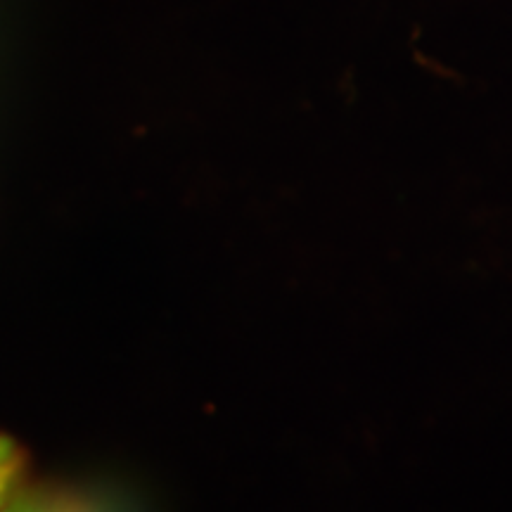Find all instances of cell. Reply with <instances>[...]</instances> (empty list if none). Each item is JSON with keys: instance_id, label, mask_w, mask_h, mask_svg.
I'll return each mask as SVG.
<instances>
[{"instance_id": "1", "label": "cell", "mask_w": 512, "mask_h": 512, "mask_svg": "<svg viewBox=\"0 0 512 512\" xmlns=\"http://www.w3.org/2000/svg\"><path fill=\"white\" fill-rule=\"evenodd\" d=\"M27 470V453L22 444L10 434L0 432V508L17 494Z\"/></svg>"}, {"instance_id": "2", "label": "cell", "mask_w": 512, "mask_h": 512, "mask_svg": "<svg viewBox=\"0 0 512 512\" xmlns=\"http://www.w3.org/2000/svg\"><path fill=\"white\" fill-rule=\"evenodd\" d=\"M0 512H67L60 503H55L53 498L43 496H24L15 494L8 503L0 508Z\"/></svg>"}]
</instances>
